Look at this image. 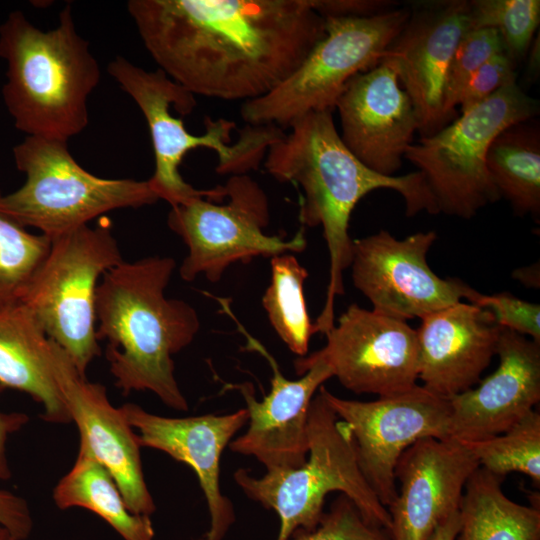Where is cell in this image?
<instances>
[{"label":"cell","instance_id":"6da1fadb","mask_svg":"<svg viewBox=\"0 0 540 540\" xmlns=\"http://www.w3.org/2000/svg\"><path fill=\"white\" fill-rule=\"evenodd\" d=\"M149 54L194 96L244 102L288 78L325 34L310 0H130Z\"/></svg>","mask_w":540,"mask_h":540},{"label":"cell","instance_id":"7a4b0ae2","mask_svg":"<svg viewBox=\"0 0 540 540\" xmlns=\"http://www.w3.org/2000/svg\"><path fill=\"white\" fill-rule=\"evenodd\" d=\"M332 113L311 112L296 120L290 132L268 148L263 162L275 180L302 188V225L323 229L329 281L324 306L313 327L315 334L324 335L335 323V299L345 293L343 272L350 265L353 241L349 222L357 203L368 193L386 188L403 197L407 216L421 211L439 213L419 171L385 176L371 170L346 147Z\"/></svg>","mask_w":540,"mask_h":540},{"label":"cell","instance_id":"3957f363","mask_svg":"<svg viewBox=\"0 0 540 540\" xmlns=\"http://www.w3.org/2000/svg\"><path fill=\"white\" fill-rule=\"evenodd\" d=\"M175 268L171 257L150 256L106 271L96 290V337L106 342L109 369L123 394L150 391L187 411L172 357L192 343L200 319L189 303L165 295Z\"/></svg>","mask_w":540,"mask_h":540},{"label":"cell","instance_id":"277c9868","mask_svg":"<svg viewBox=\"0 0 540 540\" xmlns=\"http://www.w3.org/2000/svg\"><path fill=\"white\" fill-rule=\"evenodd\" d=\"M0 57L7 63L3 101L18 130L68 141L87 127V101L101 69L76 29L70 4L48 31L23 12H11L0 26Z\"/></svg>","mask_w":540,"mask_h":540},{"label":"cell","instance_id":"5b68a950","mask_svg":"<svg viewBox=\"0 0 540 540\" xmlns=\"http://www.w3.org/2000/svg\"><path fill=\"white\" fill-rule=\"evenodd\" d=\"M107 71L146 119L155 158L154 173L147 181L159 200L170 206L213 191L196 189L181 176L179 166L189 151L200 147L215 151L216 173L245 175L259 168L268 148L284 134L276 126L247 124L233 142L232 132L237 127L234 121L206 116L205 132L194 135L185 128L181 117L193 111L195 96L161 69L146 71L117 56L108 64Z\"/></svg>","mask_w":540,"mask_h":540},{"label":"cell","instance_id":"8992f818","mask_svg":"<svg viewBox=\"0 0 540 540\" xmlns=\"http://www.w3.org/2000/svg\"><path fill=\"white\" fill-rule=\"evenodd\" d=\"M307 430L308 454L301 466L267 470L262 477L243 468L234 473L247 497L278 515L277 540H288L300 528L313 530L324 514L325 497L333 491L347 496L366 522L389 533V512L359 468L350 430L320 388L310 403Z\"/></svg>","mask_w":540,"mask_h":540},{"label":"cell","instance_id":"52a82bcc","mask_svg":"<svg viewBox=\"0 0 540 540\" xmlns=\"http://www.w3.org/2000/svg\"><path fill=\"white\" fill-rule=\"evenodd\" d=\"M12 151L26 179L16 191L0 195V214L50 239L112 210L159 200L147 180L105 179L88 172L71 155L68 141L26 136Z\"/></svg>","mask_w":540,"mask_h":540},{"label":"cell","instance_id":"ba28073f","mask_svg":"<svg viewBox=\"0 0 540 540\" xmlns=\"http://www.w3.org/2000/svg\"><path fill=\"white\" fill-rule=\"evenodd\" d=\"M50 240V249L19 302L85 375L100 355L96 337L98 281L123 259L106 217L94 227L84 225Z\"/></svg>","mask_w":540,"mask_h":540},{"label":"cell","instance_id":"9c48e42d","mask_svg":"<svg viewBox=\"0 0 540 540\" xmlns=\"http://www.w3.org/2000/svg\"><path fill=\"white\" fill-rule=\"evenodd\" d=\"M539 113V103L515 82L461 113L406 151L422 174L439 213L470 219L500 199L486 167L488 148L508 126Z\"/></svg>","mask_w":540,"mask_h":540},{"label":"cell","instance_id":"30bf717a","mask_svg":"<svg viewBox=\"0 0 540 540\" xmlns=\"http://www.w3.org/2000/svg\"><path fill=\"white\" fill-rule=\"evenodd\" d=\"M269 222L267 195L247 174L230 176L211 194L171 206L167 224L188 249L180 277L190 282L202 275L218 282L233 264L305 250L304 228L285 239L265 233Z\"/></svg>","mask_w":540,"mask_h":540},{"label":"cell","instance_id":"8fae6325","mask_svg":"<svg viewBox=\"0 0 540 540\" xmlns=\"http://www.w3.org/2000/svg\"><path fill=\"white\" fill-rule=\"evenodd\" d=\"M410 9L369 18H325V34L300 66L266 95L246 101L248 125L289 128L311 112L333 111L347 83L376 67L406 23Z\"/></svg>","mask_w":540,"mask_h":540},{"label":"cell","instance_id":"7c38bea8","mask_svg":"<svg viewBox=\"0 0 540 540\" xmlns=\"http://www.w3.org/2000/svg\"><path fill=\"white\" fill-rule=\"evenodd\" d=\"M320 391L348 426L359 468L386 508L397 496L395 468L402 453L422 438L450 439L449 399L422 385L366 402L340 398L324 386Z\"/></svg>","mask_w":540,"mask_h":540},{"label":"cell","instance_id":"4fadbf2b","mask_svg":"<svg viewBox=\"0 0 540 540\" xmlns=\"http://www.w3.org/2000/svg\"><path fill=\"white\" fill-rule=\"evenodd\" d=\"M436 238L430 230L397 239L383 229L353 239L352 281L373 310L407 321L470 298L472 287L458 278H442L428 265Z\"/></svg>","mask_w":540,"mask_h":540},{"label":"cell","instance_id":"5bb4252c","mask_svg":"<svg viewBox=\"0 0 540 540\" xmlns=\"http://www.w3.org/2000/svg\"><path fill=\"white\" fill-rule=\"evenodd\" d=\"M325 336L308 357L325 362L353 393L390 397L418 385L417 333L407 321L354 303Z\"/></svg>","mask_w":540,"mask_h":540},{"label":"cell","instance_id":"9a60e30c","mask_svg":"<svg viewBox=\"0 0 540 540\" xmlns=\"http://www.w3.org/2000/svg\"><path fill=\"white\" fill-rule=\"evenodd\" d=\"M220 304L246 337L247 348L262 355L273 374L270 392L262 401L256 399L248 382L229 385L240 392L249 415L247 431L231 441L229 448L255 457L266 470L297 468L307 459L310 403L323 383L333 377L332 371L322 360L303 356L294 361L301 377L285 378L268 350L242 327L228 305Z\"/></svg>","mask_w":540,"mask_h":540},{"label":"cell","instance_id":"2e32d148","mask_svg":"<svg viewBox=\"0 0 540 540\" xmlns=\"http://www.w3.org/2000/svg\"><path fill=\"white\" fill-rule=\"evenodd\" d=\"M468 30V1L418 3L383 55L381 62L394 69L414 106L420 137L433 135L451 123L444 112L446 74Z\"/></svg>","mask_w":540,"mask_h":540},{"label":"cell","instance_id":"e0dca14e","mask_svg":"<svg viewBox=\"0 0 540 540\" xmlns=\"http://www.w3.org/2000/svg\"><path fill=\"white\" fill-rule=\"evenodd\" d=\"M48 361L71 421L79 430V447L111 473L131 512L153 514L156 506L145 482L141 446L121 407L111 404L102 384L80 374L51 339Z\"/></svg>","mask_w":540,"mask_h":540},{"label":"cell","instance_id":"ac0fdd59","mask_svg":"<svg viewBox=\"0 0 540 540\" xmlns=\"http://www.w3.org/2000/svg\"><path fill=\"white\" fill-rule=\"evenodd\" d=\"M335 109L341 139L368 168L394 176L418 132L414 106L394 69L385 62L354 76Z\"/></svg>","mask_w":540,"mask_h":540},{"label":"cell","instance_id":"d6986e66","mask_svg":"<svg viewBox=\"0 0 540 540\" xmlns=\"http://www.w3.org/2000/svg\"><path fill=\"white\" fill-rule=\"evenodd\" d=\"M478 467L461 442L427 437L409 446L397 462L399 487L387 507L392 540H428L442 521L459 510L466 482Z\"/></svg>","mask_w":540,"mask_h":540},{"label":"cell","instance_id":"ffe728a7","mask_svg":"<svg viewBox=\"0 0 540 540\" xmlns=\"http://www.w3.org/2000/svg\"><path fill=\"white\" fill-rule=\"evenodd\" d=\"M121 409L141 447L162 451L192 468L210 513L206 535L211 540H222L235 514L231 501L220 489V459L234 435L247 424V409L180 418L156 415L134 403H126Z\"/></svg>","mask_w":540,"mask_h":540},{"label":"cell","instance_id":"44dd1931","mask_svg":"<svg viewBox=\"0 0 540 540\" xmlns=\"http://www.w3.org/2000/svg\"><path fill=\"white\" fill-rule=\"evenodd\" d=\"M497 369L449 399L450 439L471 442L504 433L540 400V343L502 328Z\"/></svg>","mask_w":540,"mask_h":540},{"label":"cell","instance_id":"7402d4cb","mask_svg":"<svg viewBox=\"0 0 540 540\" xmlns=\"http://www.w3.org/2000/svg\"><path fill=\"white\" fill-rule=\"evenodd\" d=\"M502 328L488 310L464 301L421 318L422 386L448 399L475 387L496 355Z\"/></svg>","mask_w":540,"mask_h":540},{"label":"cell","instance_id":"603a6c76","mask_svg":"<svg viewBox=\"0 0 540 540\" xmlns=\"http://www.w3.org/2000/svg\"><path fill=\"white\" fill-rule=\"evenodd\" d=\"M49 338L21 302L0 307V385L28 394L50 423H71L48 361Z\"/></svg>","mask_w":540,"mask_h":540},{"label":"cell","instance_id":"cb8c5ba5","mask_svg":"<svg viewBox=\"0 0 540 540\" xmlns=\"http://www.w3.org/2000/svg\"><path fill=\"white\" fill-rule=\"evenodd\" d=\"M503 480L480 466L468 478L459 505V540H540L539 506L509 499Z\"/></svg>","mask_w":540,"mask_h":540},{"label":"cell","instance_id":"d4e9b609","mask_svg":"<svg viewBox=\"0 0 540 540\" xmlns=\"http://www.w3.org/2000/svg\"><path fill=\"white\" fill-rule=\"evenodd\" d=\"M486 167L498 194L515 213L540 218V125L535 118L514 123L492 141Z\"/></svg>","mask_w":540,"mask_h":540},{"label":"cell","instance_id":"484cf974","mask_svg":"<svg viewBox=\"0 0 540 540\" xmlns=\"http://www.w3.org/2000/svg\"><path fill=\"white\" fill-rule=\"evenodd\" d=\"M52 497L59 509L80 507L97 514L123 540H154L150 516L131 512L111 473L82 448Z\"/></svg>","mask_w":540,"mask_h":540},{"label":"cell","instance_id":"4316f807","mask_svg":"<svg viewBox=\"0 0 540 540\" xmlns=\"http://www.w3.org/2000/svg\"><path fill=\"white\" fill-rule=\"evenodd\" d=\"M271 280L262 297L268 320L289 350L299 357L306 356L314 335L304 284L308 271L292 253L270 258Z\"/></svg>","mask_w":540,"mask_h":540},{"label":"cell","instance_id":"83f0119b","mask_svg":"<svg viewBox=\"0 0 540 540\" xmlns=\"http://www.w3.org/2000/svg\"><path fill=\"white\" fill-rule=\"evenodd\" d=\"M461 443L487 471L502 477L523 473L539 485L540 414L535 409L502 434Z\"/></svg>","mask_w":540,"mask_h":540},{"label":"cell","instance_id":"f1b7e54d","mask_svg":"<svg viewBox=\"0 0 540 540\" xmlns=\"http://www.w3.org/2000/svg\"><path fill=\"white\" fill-rule=\"evenodd\" d=\"M50 245L49 237L30 233L0 214V307L20 301Z\"/></svg>","mask_w":540,"mask_h":540},{"label":"cell","instance_id":"f546056e","mask_svg":"<svg viewBox=\"0 0 540 540\" xmlns=\"http://www.w3.org/2000/svg\"><path fill=\"white\" fill-rule=\"evenodd\" d=\"M469 27L496 29L505 53L517 65L527 56L540 22L539 0H471Z\"/></svg>","mask_w":540,"mask_h":540},{"label":"cell","instance_id":"4dcf8cb0","mask_svg":"<svg viewBox=\"0 0 540 540\" xmlns=\"http://www.w3.org/2000/svg\"><path fill=\"white\" fill-rule=\"evenodd\" d=\"M505 52L499 32L492 28L468 30L450 60L444 90V112L452 122L459 95L470 77L493 56Z\"/></svg>","mask_w":540,"mask_h":540},{"label":"cell","instance_id":"1f68e13d","mask_svg":"<svg viewBox=\"0 0 540 540\" xmlns=\"http://www.w3.org/2000/svg\"><path fill=\"white\" fill-rule=\"evenodd\" d=\"M288 540H392V538L385 530L366 522L354 503L341 494L313 530L297 529Z\"/></svg>","mask_w":540,"mask_h":540},{"label":"cell","instance_id":"d6a6232c","mask_svg":"<svg viewBox=\"0 0 540 540\" xmlns=\"http://www.w3.org/2000/svg\"><path fill=\"white\" fill-rule=\"evenodd\" d=\"M488 310L497 324L540 343V305L515 297L508 292L482 294L478 291L467 300Z\"/></svg>","mask_w":540,"mask_h":540},{"label":"cell","instance_id":"836d02e7","mask_svg":"<svg viewBox=\"0 0 540 540\" xmlns=\"http://www.w3.org/2000/svg\"><path fill=\"white\" fill-rule=\"evenodd\" d=\"M516 64L503 52L485 62L467 81L457 106L464 113L482 103L499 89L515 83Z\"/></svg>","mask_w":540,"mask_h":540},{"label":"cell","instance_id":"e575fe53","mask_svg":"<svg viewBox=\"0 0 540 540\" xmlns=\"http://www.w3.org/2000/svg\"><path fill=\"white\" fill-rule=\"evenodd\" d=\"M312 8L325 18H369L398 8L392 0H310Z\"/></svg>","mask_w":540,"mask_h":540},{"label":"cell","instance_id":"d590c367","mask_svg":"<svg viewBox=\"0 0 540 540\" xmlns=\"http://www.w3.org/2000/svg\"><path fill=\"white\" fill-rule=\"evenodd\" d=\"M0 524L17 538L27 539L33 529V519L27 501L8 490L0 489Z\"/></svg>","mask_w":540,"mask_h":540},{"label":"cell","instance_id":"8d00e7d4","mask_svg":"<svg viewBox=\"0 0 540 540\" xmlns=\"http://www.w3.org/2000/svg\"><path fill=\"white\" fill-rule=\"evenodd\" d=\"M4 388L0 385V393ZM29 421V416L20 412L0 410V481L11 478L12 472L7 456V443L10 436L21 430Z\"/></svg>","mask_w":540,"mask_h":540},{"label":"cell","instance_id":"74e56055","mask_svg":"<svg viewBox=\"0 0 540 540\" xmlns=\"http://www.w3.org/2000/svg\"><path fill=\"white\" fill-rule=\"evenodd\" d=\"M460 528L459 510L442 521L428 540H456Z\"/></svg>","mask_w":540,"mask_h":540},{"label":"cell","instance_id":"f35d334b","mask_svg":"<svg viewBox=\"0 0 540 540\" xmlns=\"http://www.w3.org/2000/svg\"><path fill=\"white\" fill-rule=\"evenodd\" d=\"M526 57H528L529 77L535 79L539 74V35L534 37Z\"/></svg>","mask_w":540,"mask_h":540},{"label":"cell","instance_id":"ab89813d","mask_svg":"<svg viewBox=\"0 0 540 540\" xmlns=\"http://www.w3.org/2000/svg\"><path fill=\"white\" fill-rule=\"evenodd\" d=\"M0 540H17V538L5 526L0 524Z\"/></svg>","mask_w":540,"mask_h":540},{"label":"cell","instance_id":"60d3db41","mask_svg":"<svg viewBox=\"0 0 540 540\" xmlns=\"http://www.w3.org/2000/svg\"><path fill=\"white\" fill-rule=\"evenodd\" d=\"M199 540H211V539H209L207 535H204V536L201 537Z\"/></svg>","mask_w":540,"mask_h":540},{"label":"cell","instance_id":"b9f144b4","mask_svg":"<svg viewBox=\"0 0 540 540\" xmlns=\"http://www.w3.org/2000/svg\"><path fill=\"white\" fill-rule=\"evenodd\" d=\"M0 195H1V192H0Z\"/></svg>","mask_w":540,"mask_h":540}]
</instances>
